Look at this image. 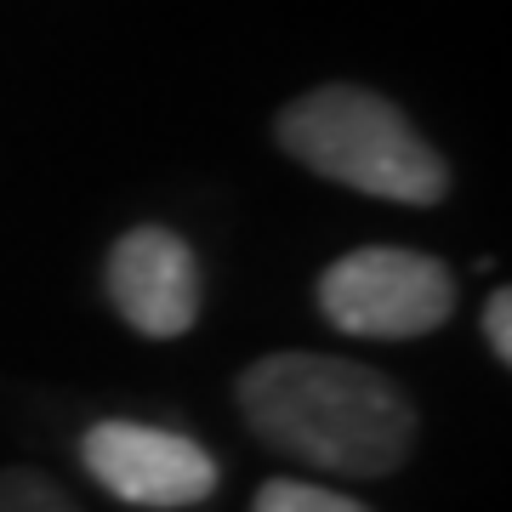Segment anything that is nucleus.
I'll return each instance as SVG.
<instances>
[{
	"label": "nucleus",
	"instance_id": "6",
	"mask_svg": "<svg viewBox=\"0 0 512 512\" xmlns=\"http://www.w3.org/2000/svg\"><path fill=\"white\" fill-rule=\"evenodd\" d=\"M251 512H376V507L353 501L348 490L313 484V478H268L251 495Z\"/></svg>",
	"mask_w": 512,
	"mask_h": 512
},
{
	"label": "nucleus",
	"instance_id": "5",
	"mask_svg": "<svg viewBox=\"0 0 512 512\" xmlns=\"http://www.w3.org/2000/svg\"><path fill=\"white\" fill-rule=\"evenodd\" d=\"M103 291H109L114 319L126 330H137L143 342L188 336L205 308L200 256L165 222H137V228H126L114 239L109 262H103Z\"/></svg>",
	"mask_w": 512,
	"mask_h": 512
},
{
	"label": "nucleus",
	"instance_id": "2",
	"mask_svg": "<svg viewBox=\"0 0 512 512\" xmlns=\"http://www.w3.org/2000/svg\"><path fill=\"white\" fill-rule=\"evenodd\" d=\"M274 143L296 165H308L313 177L387 205L427 211L450 194L444 154L404 120L393 97L370 92V86L336 80V86H313L291 97L274 120Z\"/></svg>",
	"mask_w": 512,
	"mask_h": 512
},
{
	"label": "nucleus",
	"instance_id": "1",
	"mask_svg": "<svg viewBox=\"0 0 512 512\" xmlns=\"http://www.w3.org/2000/svg\"><path fill=\"white\" fill-rule=\"evenodd\" d=\"M234 404L274 456L330 478H393L416 456L421 416L387 370L336 353H262Z\"/></svg>",
	"mask_w": 512,
	"mask_h": 512
},
{
	"label": "nucleus",
	"instance_id": "7",
	"mask_svg": "<svg viewBox=\"0 0 512 512\" xmlns=\"http://www.w3.org/2000/svg\"><path fill=\"white\" fill-rule=\"evenodd\" d=\"M0 512H80V501L40 467H0Z\"/></svg>",
	"mask_w": 512,
	"mask_h": 512
},
{
	"label": "nucleus",
	"instance_id": "4",
	"mask_svg": "<svg viewBox=\"0 0 512 512\" xmlns=\"http://www.w3.org/2000/svg\"><path fill=\"white\" fill-rule=\"evenodd\" d=\"M80 467L97 478V490L143 512L200 507L222 484V467L205 444L148 421H92L80 433Z\"/></svg>",
	"mask_w": 512,
	"mask_h": 512
},
{
	"label": "nucleus",
	"instance_id": "8",
	"mask_svg": "<svg viewBox=\"0 0 512 512\" xmlns=\"http://www.w3.org/2000/svg\"><path fill=\"white\" fill-rule=\"evenodd\" d=\"M484 342H490L495 365H512V291L484 296Z\"/></svg>",
	"mask_w": 512,
	"mask_h": 512
},
{
	"label": "nucleus",
	"instance_id": "3",
	"mask_svg": "<svg viewBox=\"0 0 512 512\" xmlns=\"http://www.w3.org/2000/svg\"><path fill=\"white\" fill-rule=\"evenodd\" d=\"M313 302L330 330L359 336V342H416L450 325L456 313V274L433 251L416 245H359L336 256Z\"/></svg>",
	"mask_w": 512,
	"mask_h": 512
}]
</instances>
